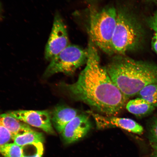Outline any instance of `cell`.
<instances>
[{
    "label": "cell",
    "mask_w": 157,
    "mask_h": 157,
    "mask_svg": "<svg viewBox=\"0 0 157 157\" xmlns=\"http://www.w3.org/2000/svg\"><path fill=\"white\" fill-rule=\"evenodd\" d=\"M13 140L10 131L0 122V146L7 144Z\"/></svg>",
    "instance_id": "18"
},
{
    "label": "cell",
    "mask_w": 157,
    "mask_h": 157,
    "mask_svg": "<svg viewBox=\"0 0 157 157\" xmlns=\"http://www.w3.org/2000/svg\"><path fill=\"white\" fill-rule=\"evenodd\" d=\"M91 127L89 115L86 113H79L66 125L60 133L64 143L69 144L83 138Z\"/></svg>",
    "instance_id": "8"
},
{
    "label": "cell",
    "mask_w": 157,
    "mask_h": 157,
    "mask_svg": "<svg viewBox=\"0 0 157 157\" xmlns=\"http://www.w3.org/2000/svg\"><path fill=\"white\" fill-rule=\"evenodd\" d=\"M25 151L23 150L22 157H42L44 152V147L43 143H37L35 144L33 152Z\"/></svg>",
    "instance_id": "17"
},
{
    "label": "cell",
    "mask_w": 157,
    "mask_h": 157,
    "mask_svg": "<svg viewBox=\"0 0 157 157\" xmlns=\"http://www.w3.org/2000/svg\"><path fill=\"white\" fill-rule=\"evenodd\" d=\"M117 8L108 6L90 13V38L97 48L109 56L114 55L113 39L116 25Z\"/></svg>",
    "instance_id": "3"
},
{
    "label": "cell",
    "mask_w": 157,
    "mask_h": 157,
    "mask_svg": "<svg viewBox=\"0 0 157 157\" xmlns=\"http://www.w3.org/2000/svg\"><path fill=\"white\" fill-rule=\"evenodd\" d=\"M13 140L16 144L23 147L34 143H43L44 137L42 133L33 130L17 135L13 137Z\"/></svg>",
    "instance_id": "13"
},
{
    "label": "cell",
    "mask_w": 157,
    "mask_h": 157,
    "mask_svg": "<svg viewBox=\"0 0 157 157\" xmlns=\"http://www.w3.org/2000/svg\"><path fill=\"white\" fill-rule=\"evenodd\" d=\"M157 107V84H150L146 86L137 95Z\"/></svg>",
    "instance_id": "14"
},
{
    "label": "cell",
    "mask_w": 157,
    "mask_h": 157,
    "mask_svg": "<svg viewBox=\"0 0 157 157\" xmlns=\"http://www.w3.org/2000/svg\"><path fill=\"white\" fill-rule=\"evenodd\" d=\"M88 56L87 49L69 44L51 60L44 72V77H50L58 73L72 75L78 68L87 63Z\"/></svg>",
    "instance_id": "5"
},
{
    "label": "cell",
    "mask_w": 157,
    "mask_h": 157,
    "mask_svg": "<svg viewBox=\"0 0 157 157\" xmlns=\"http://www.w3.org/2000/svg\"><path fill=\"white\" fill-rule=\"evenodd\" d=\"M147 126L149 142L154 153L157 152V117L149 120Z\"/></svg>",
    "instance_id": "16"
},
{
    "label": "cell",
    "mask_w": 157,
    "mask_h": 157,
    "mask_svg": "<svg viewBox=\"0 0 157 157\" xmlns=\"http://www.w3.org/2000/svg\"><path fill=\"white\" fill-rule=\"evenodd\" d=\"M154 157H157V152L154 153Z\"/></svg>",
    "instance_id": "21"
},
{
    "label": "cell",
    "mask_w": 157,
    "mask_h": 157,
    "mask_svg": "<svg viewBox=\"0 0 157 157\" xmlns=\"http://www.w3.org/2000/svg\"><path fill=\"white\" fill-rule=\"evenodd\" d=\"M117 10L113 50L114 55H125L138 47L142 38V33L140 25L131 13L123 7H119Z\"/></svg>",
    "instance_id": "4"
},
{
    "label": "cell",
    "mask_w": 157,
    "mask_h": 157,
    "mask_svg": "<svg viewBox=\"0 0 157 157\" xmlns=\"http://www.w3.org/2000/svg\"><path fill=\"white\" fill-rule=\"evenodd\" d=\"M88 113L94 118L98 129L118 127L139 135L144 132V129L142 125L132 119L107 116L93 111H88Z\"/></svg>",
    "instance_id": "9"
},
{
    "label": "cell",
    "mask_w": 157,
    "mask_h": 157,
    "mask_svg": "<svg viewBox=\"0 0 157 157\" xmlns=\"http://www.w3.org/2000/svg\"><path fill=\"white\" fill-rule=\"evenodd\" d=\"M10 115L33 127L42 129L49 134L54 135L52 116L48 111L17 110L9 112Z\"/></svg>",
    "instance_id": "7"
},
{
    "label": "cell",
    "mask_w": 157,
    "mask_h": 157,
    "mask_svg": "<svg viewBox=\"0 0 157 157\" xmlns=\"http://www.w3.org/2000/svg\"><path fill=\"white\" fill-rule=\"evenodd\" d=\"M0 154L4 157H22V147L13 143H8L0 146Z\"/></svg>",
    "instance_id": "15"
},
{
    "label": "cell",
    "mask_w": 157,
    "mask_h": 157,
    "mask_svg": "<svg viewBox=\"0 0 157 157\" xmlns=\"http://www.w3.org/2000/svg\"><path fill=\"white\" fill-rule=\"evenodd\" d=\"M87 49V61L77 80L63 83L62 87L75 101L86 104L98 113L115 116L122 110L128 99L101 66L97 47L90 38Z\"/></svg>",
    "instance_id": "1"
},
{
    "label": "cell",
    "mask_w": 157,
    "mask_h": 157,
    "mask_svg": "<svg viewBox=\"0 0 157 157\" xmlns=\"http://www.w3.org/2000/svg\"><path fill=\"white\" fill-rule=\"evenodd\" d=\"M148 24L155 33H157V12L149 19Z\"/></svg>",
    "instance_id": "19"
},
{
    "label": "cell",
    "mask_w": 157,
    "mask_h": 157,
    "mask_svg": "<svg viewBox=\"0 0 157 157\" xmlns=\"http://www.w3.org/2000/svg\"><path fill=\"white\" fill-rule=\"evenodd\" d=\"M152 47L157 54V33H155L152 41Z\"/></svg>",
    "instance_id": "20"
},
{
    "label": "cell",
    "mask_w": 157,
    "mask_h": 157,
    "mask_svg": "<svg viewBox=\"0 0 157 157\" xmlns=\"http://www.w3.org/2000/svg\"><path fill=\"white\" fill-rule=\"evenodd\" d=\"M151 1L157 2V0H151Z\"/></svg>",
    "instance_id": "22"
},
{
    "label": "cell",
    "mask_w": 157,
    "mask_h": 157,
    "mask_svg": "<svg viewBox=\"0 0 157 157\" xmlns=\"http://www.w3.org/2000/svg\"><path fill=\"white\" fill-rule=\"evenodd\" d=\"M129 113L139 117H146L151 114L155 107L148 102L140 98L130 100L126 105Z\"/></svg>",
    "instance_id": "12"
},
{
    "label": "cell",
    "mask_w": 157,
    "mask_h": 157,
    "mask_svg": "<svg viewBox=\"0 0 157 157\" xmlns=\"http://www.w3.org/2000/svg\"><path fill=\"white\" fill-rule=\"evenodd\" d=\"M69 37L65 24L59 13L54 17L52 30L45 50V58L51 60L69 44Z\"/></svg>",
    "instance_id": "6"
},
{
    "label": "cell",
    "mask_w": 157,
    "mask_h": 157,
    "mask_svg": "<svg viewBox=\"0 0 157 157\" xmlns=\"http://www.w3.org/2000/svg\"><path fill=\"white\" fill-rule=\"evenodd\" d=\"M0 122L10 131L13 138L17 135L33 130L29 125L7 113L0 115Z\"/></svg>",
    "instance_id": "11"
},
{
    "label": "cell",
    "mask_w": 157,
    "mask_h": 157,
    "mask_svg": "<svg viewBox=\"0 0 157 157\" xmlns=\"http://www.w3.org/2000/svg\"><path fill=\"white\" fill-rule=\"evenodd\" d=\"M105 68L128 99L137 95L146 86L157 84V65L150 62L115 55Z\"/></svg>",
    "instance_id": "2"
},
{
    "label": "cell",
    "mask_w": 157,
    "mask_h": 157,
    "mask_svg": "<svg viewBox=\"0 0 157 157\" xmlns=\"http://www.w3.org/2000/svg\"><path fill=\"white\" fill-rule=\"evenodd\" d=\"M78 111L64 105L58 106L54 110L52 120L57 131L60 133L68 124L79 114Z\"/></svg>",
    "instance_id": "10"
}]
</instances>
